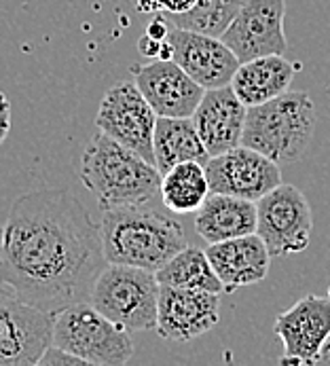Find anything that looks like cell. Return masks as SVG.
<instances>
[{"mask_svg": "<svg viewBox=\"0 0 330 366\" xmlns=\"http://www.w3.org/2000/svg\"><path fill=\"white\" fill-rule=\"evenodd\" d=\"M106 264L100 227L76 195L39 189L13 202L2 224L0 282L21 301L49 315L89 301Z\"/></svg>", "mask_w": 330, "mask_h": 366, "instance_id": "1", "label": "cell"}, {"mask_svg": "<svg viewBox=\"0 0 330 366\" xmlns=\"http://www.w3.org/2000/svg\"><path fill=\"white\" fill-rule=\"evenodd\" d=\"M161 178L155 163L102 132L91 138L81 159V180L98 197L102 212L153 204L161 197Z\"/></svg>", "mask_w": 330, "mask_h": 366, "instance_id": "2", "label": "cell"}, {"mask_svg": "<svg viewBox=\"0 0 330 366\" xmlns=\"http://www.w3.org/2000/svg\"><path fill=\"white\" fill-rule=\"evenodd\" d=\"M102 246L109 262L159 271L189 246L184 227L146 206H123L104 212L100 222Z\"/></svg>", "mask_w": 330, "mask_h": 366, "instance_id": "3", "label": "cell"}, {"mask_svg": "<svg viewBox=\"0 0 330 366\" xmlns=\"http://www.w3.org/2000/svg\"><path fill=\"white\" fill-rule=\"evenodd\" d=\"M316 129V106L307 92H286L250 106L241 144L275 163H294L305 155Z\"/></svg>", "mask_w": 330, "mask_h": 366, "instance_id": "4", "label": "cell"}, {"mask_svg": "<svg viewBox=\"0 0 330 366\" xmlns=\"http://www.w3.org/2000/svg\"><path fill=\"white\" fill-rule=\"evenodd\" d=\"M51 343L83 365L123 366L134 358L129 330L96 310L91 301L74 303L54 315Z\"/></svg>", "mask_w": 330, "mask_h": 366, "instance_id": "5", "label": "cell"}, {"mask_svg": "<svg viewBox=\"0 0 330 366\" xmlns=\"http://www.w3.org/2000/svg\"><path fill=\"white\" fill-rule=\"evenodd\" d=\"M161 284L155 271L109 262L96 280L91 303L129 332L157 328Z\"/></svg>", "mask_w": 330, "mask_h": 366, "instance_id": "6", "label": "cell"}, {"mask_svg": "<svg viewBox=\"0 0 330 366\" xmlns=\"http://www.w3.org/2000/svg\"><path fill=\"white\" fill-rule=\"evenodd\" d=\"M256 233L271 257H288L309 246L314 212L305 193L292 184H277L256 202Z\"/></svg>", "mask_w": 330, "mask_h": 366, "instance_id": "7", "label": "cell"}, {"mask_svg": "<svg viewBox=\"0 0 330 366\" xmlns=\"http://www.w3.org/2000/svg\"><path fill=\"white\" fill-rule=\"evenodd\" d=\"M54 315L21 301L0 282V366H36L51 345Z\"/></svg>", "mask_w": 330, "mask_h": 366, "instance_id": "8", "label": "cell"}, {"mask_svg": "<svg viewBox=\"0 0 330 366\" xmlns=\"http://www.w3.org/2000/svg\"><path fill=\"white\" fill-rule=\"evenodd\" d=\"M96 125L119 144L155 163L153 138L157 112L136 83H119L110 87L100 102Z\"/></svg>", "mask_w": 330, "mask_h": 366, "instance_id": "9", "label": "cell"}, {"mask_svg": "<svg viewBox=\"0 0 330 366\" xmlns=\"http://www.w3.org/2000/svg\"><path fill=\"white\" fill-rule=\"evenodd\" d=\"M284 17L286 0H244L220 39L239 61H250L263 55H284L288 49Z\"/></svg>", "mask_w": 330, "mask_h": 366, "instance_id": "10", "label": "cell"}, {"mask_svg": "<svg viewBox=\"0 0 330 366\" xmlns=\"http://www.w3.org/2000/svg\"><path fill=\"white\" fill-rule=\"evenodd\" d=\"M284 343L279 365H316L322 362L330 341V299L316 295L303 297L288 312L277 315L274 326Z\"/></svg>", "mask_w": 330, "mask_h": 366, "instance_id": "11", "label": "cell"}, {"mask_svg": "<svg viewBox=\"0 0 330 366\" xmlns=\"http://www.w3.org/2000/svg\"><path fill=\"white\" fill-rule=\"evenodd\" d=\"M206 174L210 193L244 197L250 202H259L281 184L279 163L244 144L210 157L206 163Z\"/></svg>", "mask_w": 330, "mask_h": 366, "instance_id": "12", "label": "cell"}, {"mask_svg": "<svg viewBox=\"0 0 330 366\" xmlns=\"http://www.w3.org/2000/svg\"><path fill=\"white\" fill-rule=\"evenodd\" d=\"M167 43L171 47V59L204 89L231 85V79L241 64L219 36L184 30L174 24L167 30Z\"/></svg>", "mask_w": 330, "mask_h": 366, "instance_id": "13", "label": "cell"}, {"mask_svg": "<svg viewBox=\"0 0 330 366\" xmlns=\"http://www.w3.org/2000/svg\"><path fill=\"white\" fill-rule=\"evenodd\" d=\"M219 292L161 286L155 330L165 341H193L212 330L219 324Z\"/></svg>", "mask_w": 330, "mask_h": 366, "instance_id": "14", "label": "cell"}, {"mask_svg": "<svg viewBox=\"0 0 330 366\" xmlns=\"http://www.w3.org/2000/svg\"><path fill=\"white\" fill-rule=\"evenodd\" d=\"M134 83L144 94L157 117H193L206 89L174 59H155L134 66Z\"/></svg>", "mask_w": 330, "mask_h": 366, "instance_id": "15", "label": "cell"}, {"mask_svg": "<svg viewBox=\"0 0 330 366\" xmlns=\"http://www.w3.org/2000/svg\"><path fill=\"white\" fill-rule=\"evenodd\" d=\"M246 114L248 106L237 98L231 85L206 89L191 119L210 157H216L241 144Z\"/></svg>", "mask_w": 330, "mask_h": 366, "instance_id": "16", "label": "cell"}, {"mask_svg": "<svg viewBox=\"0 0 330 366\" xmlns=\"http://www.w3.org/2000/svg\"><path fill=\"white\" fill-rule=\"evenodd\" d=\"M206 254L222 282L224 292H235L237 288L263 282L274 259L259 233L210 244Z\"/></svg>", "mask_w": 330, "mask_h": 366, "instance_id": "17", "label": "cell"}, {"mask_svg": "<svg viewBox=\"0 0 330 366\" xmlns=\"http://www.w3.org/2000/svg\"><path fill=\"white\" fill-rule=\"evenodd\" d=\"M299 70L301 66L284 55H263L241 61L231 79V87L237 98L250 108L286 94Z\"/></svg>", "mask_w": 330, "mask_h": 366, "instance_id": "18", "label": "cell"}, {"mask_svg": "<svg viewBox=\"0 0 330 366\" xmlns=\"http://www.w3.org/2000/svg\"><path fill=\"white\" fill-rule=\"evenodd\" d=\"M195 214V231L208 244L256 233V202L244 197L210 193Z\"/></svg>", "mask_w": 330, "mask_h": 366, "instance_id": "19", "label": "cell"}, {"mask_svg": "<svg viewBox=\"0 0 330 366\" xmlns=\"http://www.w3.org/2000/svg\"><path fill=\"white\" fill-rule=\"evenodd\" d=\"M153 151L161 174L184 161H199L204 165L210 161V153L191 117H157Z\"/></svg>", "mask_w": 330, "mask_h": 366, "instance_id": "20", "label": "cell"}, {"mask_svg": "<svg viewBox=\"0 0 330 366\" xmlns=\"http://www.w3.org/2000/svg\"><path fill=\"white\" fill-rule=\"evenodd\" d=\"M210 195L206 165L184 161L167 169L161 178V202L174 214H193Z\"/></svg>", "mask_w": 330, "mask_h": 366, "instance_id": "21", "label": "cell"}, {"mask_svg": "<svg viewBox=\"0 0 330 366\" xmlns=\"http://www.w3.org/2000/svg\"><path fill=\"white\" fill-rule=\"evenodd\" d=\"M157 280L161 286L208 290V292H219V295L224 292L222 282L216 275L208 254L195 246H186L176 257H171L157 271Z\"/></svg>", "mask_w": 330, "mask_h": 366, "instance_id": "22", "label": "cell"}, {"mask_svg": "<svg viewBox=\"0 0 330 366\" xmlns=\"http://www.w3.org/2000/svg\"><path fill=\"white\" fill-rule=\"evenodd\" d=\"M244 0H201L197 6L184 13H171L165 15L174 26L210 34V36H222V32L229 28L237 11L241 9Z\"/></svg>", "mask_w": 330, "mask_h": 366, "instance_id": "23", "label": "cell"}, {"mask_svg": "<svg viewBox=\"0 0 330 366\" xmlns=\"http://www.w3.org/2000/svg\"><path fill=\"white\" fill-rule=\"evenodd\" d=\"M201 0H138V6L144 13H164V15H171V13H184L191 11L193 6H197Z\"/></svg>", "mask_w": 330, "mask_h": 366, "instance_id": "24", "label": "cell"}, {"mask_svg": "<svg viewBox=\"0 0 330 366\" xmlns=\"http://www.w3.org/2000/svg\"><path fill=\"white\" fill-rule=\"evenodd\" d=\"M39 365H83L76 356H72V354H68V352H64V350H59L57 345H49L47 350H45V354L41 356V360H39Z\"/></svg>", "mask_w": 330, "mask_h": 366, "instance_id": "25", "label": "cell"}, {"mask_svg": "<svg viewBox=\"0 0 330 366\" xmlns=\"http://www.w3.org/2000/svg\"><path fill=\"white\" fill-rule=\"evenodd\" d=\"M9 132H11V102L6 94L0 92V144L6 140Z\"/></svg>", "mask_w": 330, "mask_h": 366, "instance_id": "26", "label": "cell"}, {"mask_svg": "<svg viewBox=\"0 0 330 366\" xmlns=\"http://www.w3.org/2000/svg\"><path fill=\"white\" fill-rule=\"evenodd\" d=\"M0 239H2V222H0Z\"/></svg>", "mask_w": 330, "mask_h": 366, "instance_id": "27", "label": "cell"}, {"mask_svg": "<svg viewBox=\"0 0 330 366\" xmlns=\"http://www.w3.org/2000/svg\"><path fill=\"white\" fill-rule=\"evenodd\" d=\"M329 299H330V288H329Z\"/></svg>", "mask_w": 330, "mask_h": 366, "instance_id": "28", "label": "cell"}]
</instances>
